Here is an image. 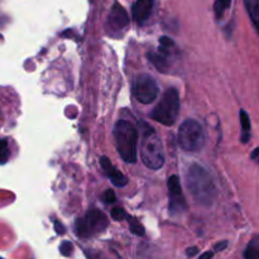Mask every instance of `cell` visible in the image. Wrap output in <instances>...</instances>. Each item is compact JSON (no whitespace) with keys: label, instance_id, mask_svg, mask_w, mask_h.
<instances>
[{"label":"cell","instance_id":"obj_22","mask_svg":"<svg viewBox=\"0 0 259 259\" xmlns=\"http://www.w3.org/2000/svg\"><path fill=\"white\" fill-rule=\"evenodd\" d=\"M228 247V242H220V243H218V244H215V247H214V252H222V250H224L225 248Z\"/></svg>","mask_w":259,"mask_h":259},{"label":"cell","instance_id":"obj_24","mask_svg":"<svg viewBox=\"0 0 259 259\" xmlns=\"http://www.w3.org/2000/svg\"><path fill=\"white\" fill-rule=\"evenodd\" d=\"M55 228H56V232H57L60 235H62L63 233H65V228L61 225L60 222H55Z\"/></svg>","mask_w":259,"mask_h":259},{"label":"cell","instance_id":"obj_17","mask_svg":"<svg viewBox=\"0 0 259 259\" xmlns=\"http://www.w3.org/2000/svg\"><path fill=\"white\" fill-rule=\"evenodd\" d=\"M10 158V149L7 139H0V164H5Z\"/></svg>","mask_w":259,"mask_h":259},{"label":"cell","instance_id":"obj_16","mask_svg":"<svg viewBox=\"0 0 259 259\" xmlns=\"http://www.w3.org/2000/svg\"><path fill=\"white\" fill-rule=\"evenodd\" d=\"M230 4H232V0H217L214 4V12L217 18H222L225 10L230 7Z\"/></svg>","mask_w":259,"mask_h":259},{"label":"cell","instance_id":"obj_2","mask_svg":"<svg viewBox=\"0 0 259 259\" xmlns=\"http://www.w3.org/2000/svg\"><path fill=\"white\" fill-rule=\"evenodd\" d=\"M142 125V139H141V158L144 166L149 169L162 168L164 164V148L161 138L153 128L148 124L141 123Z\"/></svg>","mask_w":259,"mask_h":259},{"label":"cell","instance_id":"obj_21","mask_svg":"<svg viewBox=\"0 0 259 259\" xmlns=\"http://www.w3.org/2000/svg\"><path fill=\"white\" fill-rule=\"evenodd\" d=\"M115 200H116L115 192H114L113 190H108V191L104 194V201L108 202V204H111V202H114Z\"/></svg>","mask_w":259,"mask_h":259},{"label":"cell","instance_id":"obj_13","mask_svg":"<svg viewBox=\"0 0 259 259\" xmlns=\"http://www.w3.org/2000/svg\"><path fill=\"white\" fill-rule=\"evenodd\" d=\"M240 124H242V142L248 143L250 141V118L245 110H240Z\"/></svg>","mask_w":259,"mask_h":259},{"label":"cell","instance_id":"obj_5","mask_svg":"<svg viewBox=\"0 0 259 259\" xmlns=\"http://www.w3.org/2000/svg\"><path fill=\"white\" fill-rule=\"evenodd\" d=\"M206 143V134L201 124L195 119H187L179 129V144L186 152L201 151Z\"/></svg>","mask_w":259,"mask_h":259},{"label":"cell","instance_id":"obj_7","mask_svg":"<svg viewBox=\"0 0 259 259\" xmlns=\"http://www.w3.org/2000/svg\"><path fill=\"white\" fill-rule=\"evenodd\" d=\"M159 86L148 73H139L134 81V96L141 104L148 105L157 99Z\"/></svg>","mask_w":259,"mask_h":259},{"label":"cell","instance_id":"obj_14","mask_svg":"<svg viewBox=\"0 0 259 259\" xmlns=\"http://www.w3.org/2000/svg\"><path fill=\"white\" fill-rule=\"evenodd\" d=\"M245 8H247L249 17L252 19L253 24L255 28H258V19H259V0H244Z\"/></svg>","mask_w":259,"mask_h":259},{"label":"cell","instance_id":"obj_10","mask_svg":"<svg viewBox=\"0 0 259 259\" xmlns=\"http://www.w3.org/2000/svg\"><path fill=\"white\" fill-rule=\"evenodd\" d=\"M154 0H137L134 3L132 12H133V18L138 24H144L151 17L153 12Z\"/></svg>","mask_w":259,"mask_h":259},{"label":"cell","instance_id":"obj_11","mask_svg":"<svg viewBox=\"0 0 259 259\" xmlns=\"http://www.w3.org/2000/svg\"><path fill=\"white\" fill-rule=\"evenodd\" d=\"M100 164H101V167H103L104 172H105V174L109 176V179H110L111 184H113L114 186L124 187L126 184H128V180L125 179V176H124L120 171L115 169V167L111 164L110 159H109L108 157H105V156L101 157Z\"/></svg>","mask_w":259,"mask_h":259},{"label":"cell","instance_id":"obj_8","mask_svg":"<svg viewBox=\"0 0 259 259\" xmlns=\"http://www.w3.org/2000/svg\"><path fill=\"white\" fill-rule=\"evenodd\" d=\"M129 25V18L125 9L119 3H115L111 8L110 14L106 22V32L114 38H118L124 34Z\"/></svg>","mask_w":259,"mask_h":259},{"label":"cell","instance_id":"obj_15","mask_svg":"<svg viewBox=\"0 0 259 259\" xmlns=\"http://www.w3.org/2000/svg\"><path fill=\"white\" fill-rule=\"evenodd\" d=\"M245 259H258L259 258V242L258 238H254L252 242L248 244L247 249L244 252Z\"/></svg>","mask_w":259,"mask_h":259},{"label":"cell","instance_id":"obj_19","mask_svg":"<svg viewBox=\"0 0 259 259\" xmlns=\"http://www.w3.org/2000/svg\"><path fill=\"white\" fill-rule=\"evenodd\" d=\"M110 215H111V218L115 220V222H121V220H125L126 217H128V214L124 211V209H121V207H118V206L111 209Z\"/></svg>","mask_w":259,"mask_h":259},{"label":"cell","instance_id":"obj_12","mask_svg":"<svg viewBox=\"0 0 259 259\" xmlns=\"http://www.w3.org/2000/svg\"><path fill=\"white\" fill-rule=\"evenodd\" d=\"M148 58L159 72H163V73L168 72V62H167V58L163 57L161 53L151 52L148 53Z\"/></svg>","mask_w":259,"mask_h":259},{"label":"cell","instance_id":"obj_4","mask_svg":"<svg viewBox=\"0 0 259 259\" xmlns=\"http://www.w3.org/2000/svg\"><path fill=\"white\" fill-rule=\"evenodd\" d=\"M180 113V94L177 89L169 88L156 108L151 111V118L154 121L166 126H172L177 120Z\"/></svg>","mask_w":259,"mask_h":259},{"label":"cell","instance_id":"obj_18","mask_svg":"<svg viewBox=\"0 0 259 259\" xmlns=\"http://www.w3.org/2000/svg\"><path fill=\"white\" fill-rule=\"evenodd\" d=\"M126 220H129V229H131V232L133 233V234L139 235V237H143L144 233H146L144 232L143 225H142L138 220H134L133 218H129V215L126 217Z\"/></svg>","mask_w":259,"mask_h":259},{"label":"cell","instance_id":"obj_6","mask_svg":"<svg viewBox=\"0 0 259 259\" xmlns=\"http://www.w3.org/2000/svg\"><path fill=\"white\" fill-rule=\"evenodd\" d=\"M76 234L81 238H90L99 234L108 227V219L100 210H90L85 217L76 220Z\"/></svg>","mask_w":259,"mask_h":259},{"label":"cell","instance_id":"obj_23","mask_svg":"<svg viewBox=\"0 0 259 259\" xmlns=\"http://www.w3.org/2000/svg\"><path fill=\"white\" fill-rule=\"evenodd\" d=\"M197 253H199V248L197 247L187 248V250H186V254L189 255V257H194V255H196Z\"/></svg>","mask_w":259,"mask_h":259},{"label":"cell","instance_id":"obj_26","mask_svg":"<svg viewBox=\"0 0 259 259\" xmlns=\"http://www.w3.org/2000/svg\"><path fill=\"white\" fill-rule=\"evenodd\" d=\"M258 152H259V149L255 148L252 153V159H254V161L258 158Z\"/></svg>","mask_w":259,"mask_h":259},{"label":"cell","instance_id":"obj_1","mask_svg":"<svg viewBox=\"0 0 259 259\" xmlns=\"http://www.w3.org/2000/svg\"><path fill=\"white\" fill-rule=\"evenodd\" d=\"M186 185L194 201L201 206H210L217 199V185L209 171L201 164L194 163L189 167Z\"/></svg>","mask_w":259,"mask_h":259},{"label":"cell","instance_id":"obj_3","mask_svg":"<svg viewBox=\"0 0 259 259\" xmlns=\"http://www.w3.org/2000/svg\"><path fill=\"white\" fill-rule=\"evenodd\" d=\"M114 141L116 149L124 162L136 163L137 148H138V131L136 126L128 120H118L114 126Z\"/></svg>","mask_w":259,"mask_h":259},{"label":"cell","instance_id":"obj_9","mask_svg":"<svg viewBox=\"0 0 259 259\" xmlns=\"http://www.w3.org/2000/svg\"><path fill=\"white\" fill-rule=\"evenodd\" d=\"M168 191H169V204L168 209L172 215H179L181 212L186 211L187 204L185 200L184 194H182L181 184H180V179L176 175H172L168 179Z\"/></svg>","mask_w":259,"mask_h":259},{"label":"cell","instance_id":"obj_20","mask_svg":"<svg viewBox=\"0 0 259 259\" xmlns=\"http://www.w3.org/2000/svg\"><path fill=\"white\" fill-rule=\"evenodd\" d=\"M60 249H61V253H62L63 255H70L71 253H72L73 247L70 242H63L62 244H61Z\"/></svg>","mask_w":259,"mask_h":259},{"label":"cell","instance_id":"obj_25","mask_svg":"<svg viewBox=\"0 0 259 259\" xmlns=\"http://www.w3.org/2000/svg\"><path fill=\"white\" fill-rule=\"evenodd\" d=\"M214 257V252H206L204 253V254L200 255V258H211Z\"/></svg>","mask_w":259,"mask_h":259}]
</instances>
